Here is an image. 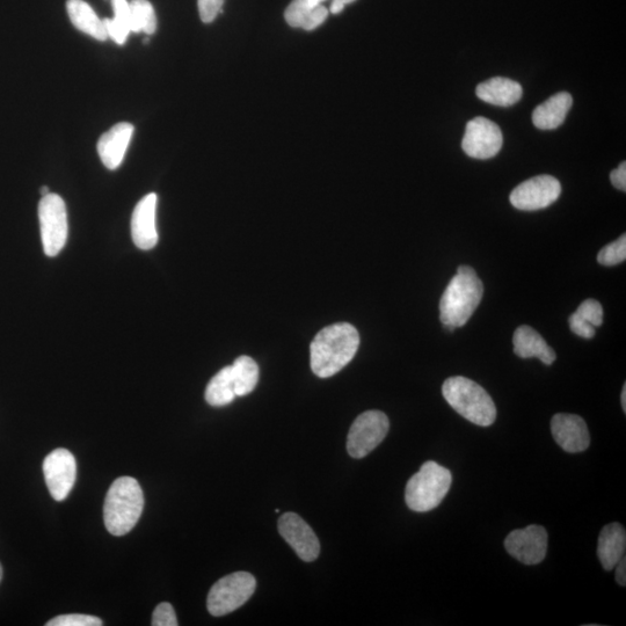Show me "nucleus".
Returning <instances> with one entry per match:
<instances>
[{"mask_svg":"<svg viewBox=\"0 0 626 626\" xmlns=\"http://www.w3.org/2000/svg\"><path fill=\"white\" fill-rule=\"evenodd\" d=\"M224 0H199L200 18L205 24L213 23L222 12Z\"/></svg>","mask_w":626,"mask_h":626,"instance_id":"31","label":"nucleus"},{"mask_svg":"<svg viewBox=\"0 0 626 626\" xmlns=\"http://www.w3.org/2000/svg\"><path fill=\"white\" fill-rule=\"evenodd\" d=\"M326 0H293L285 12L287 23L291 27L304 28L311 14Z\"/></svg>","mask_w":626,"mask_h":626,"instance_id":"26","label":"nucleus"},{"mask_svg":"<svg viewBox=\"0 0 626 626\" xmlns=\"http://www.w3.org/2000/svg\"><path fill=\"white\" fill-rule=\"evenodd\" d=\"M551 432L559 446L570 454L582 453L591 444L585 420L575 414H556L551 420Z\"/></svg>","mask_w":626,"mask_h":626,"instance_id":"14","label":"nucleus"},{"mask_svg":"<svg viewBox=\"0 0 626 626\" xmlns=\"http://www.w3.org/2000/svg\"><path fill=\"white\" fill-rule=\"evenodd\" d=\"M43 473L50 496L56 501H63L76 483V458L67 449H56L43 462Z\"/></svg>","mask_w":626,"mask_h":626,"instance_id":"11","label":"nucleus"},{"mask_svg":"<svg viewBox=\"0 0 626 626\" xmlns=\"http://www.w3.org/2000/svg\"><path fill=\"white\" fill-rule=\"evenodd\" d=\"M580 318L594 327H599L603 323V308L596 300H586L580 304L577 311Z\"/></svg>","mask_w":626,"mask_h":626,"instance_id":"29","label":"nucleus"},{"mask_svg":"<svg viewBox=\"0 0 626 626\" xmlns=\"http://www.w3.org/2000/svg\"><path fill=\"white\" fill-rule=\"evenodd\" d=\"M522 86L515 80L494 77L479 84L476 89L477 97L485 103L498 107H511L518 104L522 98Z\"/></svg>","mask_w":626,"mask_h":626,"instance_id":"18","label":"nucleus"},{"mask_svg":"<svg viewBox=\"0 0 626 626\" xmlns=\"http://www.w3.org/2000/svg\"><path fill=\"white\" fill-rule=\"evenodd\" d=\"M611 184L620 191H626V164L621 163L616 170L610 173Z\"/></svg>","mask_w":626,"mask_h":626,"instance_id":"33","label":"nucleus"},{"mask_svg":"<svg viewBox=\"0 0 626 626\" xmlns=\"http://www.w3.org/2000/svg\"><path fill=\"white\" fill-rule=\"evenodd\" d=\"M573 105L570 93L560 92L535 108L533 122L541 130H553L562 126Z\"/></svg>","mask_w":626,"mask_h":626,"instance_id":"20","label":"nucleus"},{"mask_svg":"<svg viewBox=\"0 0 626 626\" xmlns=\"http://www.w3.org/2000/svg\"><path fill=\"white\" fill-rule=\"evenodd\" d=\"M514 353L521 359H540L544 365L551 366L557 355L540 333L530 326H520L513 337Z\"/></svg>","mask_w":626,"mask_h":626,"instance_id":"17","label":"nucleus"},{"mask_svg":"<svg viewBox=\"0 0 626 626\" xmlns=\"http://www.w3.org/2000/svg\"><path fill=\"white\" fill-rule=\"evenodd\" d=\"M41 238L46 256L56 257L68 240V213L65 202L57 194L43 196L39 203Z\"/></svg>","mask_w":626,"mask_h":626,"instance_id":"7","label":"nucleus"},{"mask_svg":"<svg viewBox=\"0 0 626 626\" xmlns=\"http://www.w3.org/2000/svg\"><path fill=\"white\" fill-rule=\"evenodd\" d=\"M626 259V236L618 238L616 242L604 246L598 256L602 266H616Z\"/></svg>","mask_w":626,"mask_h":626,"instance_id":"27","label":"nucleus"},{"mask_svg":"<svg viewBox=\"0 0 626 626\" xmlns=\"http://www.w3.org/2000/svg\"><path fill=\"white\" fill-rule=\"evenodd\" d=\"M504 144L501 129L493 121L478 116L468 122L462 141V149L471 158L491 159L496 157Z\"/></svg>","mask_w":626,"mask_h":626,"instance_id":"9","label":"nucleus"},{"mask_svg":"<svg viewBox=\"0 0 626 626\" xmlns=\"http://www.w3.org/2000/svg\"><path fill=\"white\" fill-rule=\"evenodd\" d=\"M571 330L577 336L585 339H592L595 337V327L585 322L580 318L577 312H574L569 319Z\"/></svg>","mask_w":626,"mask_h":626,"instance_id":"32","label":"nucleus"},{"mask_svg":"<svg viewBox=\"0 0 626 626\" xmlns=\"http://www.w3.org/2000/svg\"><path fill=\"white\" fill-rule=\"evenodd\" d=\"M114 10L113 19H104L108 38H112L118 45H125L130 33H134L133 14H131L128 0H112Z\"/></svg>","mask_w":626,"mask_h":626,"instance_id":"22","label":"nucleus"},{"mask_svg":"<svg viewBox=\"0 0 626 626\" xmlns=\"http://www.w3.org/2000/svg\"><path fill=\"white\" fill-rule=\"evenodd\" d=\"M360 346L358 330L348 323L325 327L311 342V369L320 378H329L354 359Z\"/></svg>","mask_w":626,"mask_h":626,"instance_id":"1","label":"nucleus"},{"mask_svg":"<svg viewBox=\"0 0 626 626\" xmlns=\"http://www.w3.org/2000/svg\"><path fill=\"white\" fill-rule=\"evenodd\" d=\"M134 126L130 123H118L100 137L98 142V154L101 162L109 170H116L125 158L131 137L134 134Z\"/></svg>","mask_w":626,"mask_h":626,"instance_id":"16","label":"nucleus"},{"mask_svg":"<svg viewBox=\"0 0 626 626\" xmlns=\"http://www.w3.org/2000/svg\"><path fill=\"white\" fill-rule=\"evenodd\" d=\"M67 10L72 24L93 39L106 41L108 34L104 21L100 20L92 7L84 0H68Z\"/></svg>","mask_w":626,"mask_h":626,"instance_id":"21","label":"nucleus"},{"mask_svg":"<svg viewBox=\"0 0 626 626\" xmlns=\"http://www.w3.org/2000/svg\"><path fill=\"white\" fill-rule=\"evenodd\" d=\"M237 397L249 395L259 382V367L250 356H239L231 366Z\"/></svg>","mask_w":626,"mask_h":626,"instance_id":"24","label":"nucleus"},{"mask_svg":"<svg viewBox=\"0 0 626 626\" xmlns=\"http://www.w3.org/2000/svg\"><path fill=\"white\" fill-rule=\"evenodd\" d=\"M509 555L522 564L537 565L543 562L548 552V533L542 526L516 529L505 540Z\"/></svg>","mask_w":626,"mask_h":626,"instance_id":"12","label":"nucleus"},{"mask_svg":"<svg viewBox=\"0 0 626 626\" xmlns=\"http://www.w3.org/2000/svg\"><path fill=\"white\" fill-rule=\"evenodd\" d=\"M562 186L559 181L551 176H538L531 178L514 189L509 200L519 210L535 211L548 208L555 203Z\"/></svg>","mask_w":626,"mask_h":626,"instance_id":"10","label":"nucleus"},{"mask_svg":"<svg viewBox=\"0 0 626 626\" xmlns=\"http://www.w3.org/2000/svg\"><path fill=\"white\" fill-rule=\"evenodd\" d=\"M152 625L154 626H177L178 620L176 611L170 603L163 602L158 604L152 615Z\"/></svg>","mask_w":626,"mask_h":626,"instance_id":"30","label":"nucleus"},{"mask_svg":"<svg viewBox=\"0 0 626 626\" xmlns=\"http://www.w3.org/2000/svg\"><path fill=\"white\" fill-rule=\"evenodd\" d=\"M40 193L42 195V198H43V196H47L48 194H50L49 188L47 186L42 187L40 189Z\"/></svg>","mask_w":626,"mask_h":626,"instance_id":"37","label":"nucleus"},{"mask_svg":"<svg viewBox=\"0 0 626 626\" xmlns=\"http://www.w3.org/2000/svg\"><path fill=\"white\" fill-rule=\"evenodd\" d=\"M144 508V494L137 480L121 477L109 487L104 506L105 526L114 536H125L134 529Z\"/></svg>","mask_w":626,"mask_h":626,"instance_id":"3","label":"nucleus"},{"mask_svg":"<svg viewBox=\"0 0 626 626\" xmlns=\"http://www.w3.org/2000/svg\"><path fill=\"white\" fill-rule=\"evenodd\" d=\"M354 2L355 0H332L330 11L333 14H339L344 11L346 5Z\"/></svg>","mask_w":626,"mask_h":626,"instance_id":"35","label":"nucleus"},{"mask_svg":"<svg viewBox=\"0 0 626 626\" xmlns=\"http://www.w3.org/2000/svg\"><path fill=\"white\" fill-rule=\"evenodd\" d=\"M626 533L620 523H610L601 531L598 544V556L603 569L613 571L625 556Z\"/></svg>","mask_w":626,"mask_h":626,"instance_id":"19","label":"nucleus"},{"mask_svg":"<svg viewBox=\"0 0 626 626\" xmlns=\"http://www.w3.org/2000/svg\"><path fill=\"white\" fill-rule=\"evenodd\" d=\"M451 483L453 476L447 468L433 461L426 462L406 485V505L413 512H431L447 497Z\"/></svg>","mask_w":626,"mask_h":626,"instance_id":"5","label":"nucleus"},{"mask_svg":"<svg viewBox=\"0 0 626 626\" xmlns=\"http://www.w3.org/2000/svg\"><path fill=\"white\" fill-rule=\"evenodd\" d=\"M3 579V566L0 564V581Z\"/></svg>","mask_w":626,"mask_h":626,"instance_id":"38","label":"nucleus"},{"mask_svg":"<svg viewBox=\"0 0 626 626\" xmlns=\"http://www.w3.org/2000/svg\"><path fill=\"white\" fill-rule=\"evenodd\" d=\"M157 195L148 194L134 209L131 217V236L138 249L151 250L158 243L156 228Z\"/></svg>","mask_w":626,"mask_h":626,"instance_id":"15","label":"nucleus"},{"mask_svg":"<svg viewBox=\"0 0 626 626\" xmlns=\"http://www.w3.org/2000/svg\"><path fill=\"white\" fill-rule=\"evenodd\" d=\"M621 402H622L623 411L626 412V384H624V387H623Z\"/></svg>","mask_w":626,"mask_h":626,"instance_id":"36","label":"nucleus"},{"mask_svg":"<svg viewBox=\"0 0 626 626\" xmlns=\"http://www.w3.org/2000/svg\"><path fill=\"white\" fill-rule=\"evenodd\" d=\"M447 403L472 424L489 427L497 419V407L486 390L467 377H450L443 383Z\"/></svg>","mask_w":626,"mask_h":626,"instance_id":"4","label":"nucleus"},{"mask_svg":"<svg viewBox=\"0 0 626 626\" xmlns=\"http://www.w3.org/2000/svg\"><path fill=\"white\" fill-rule=\"evenodd\" d=\"M205 397L207 403L214 407L227 406L234 402L237 396L231 366L223 368L211 378Z\"/></svg>","mask_w":626,"mask_h":626,"instance_id":"23","label":"nucleus"},{"mask_svg":"<svg viewBox=\"0 0 626 626\" xmlns=\"http://www.w3.org/2000/svg\"><path fill=\"white\" fill-rule=\"evenodd\" d=\"M129 4L133 14L134 33L155 34L157 17L149 0H131Z\"/></svg>","mask_w":626,"mask_h":626,"instance_id":"25","label":"nucleus"},{"mask_svg":"<svg viewBox=\"0 0 626 626\" xmlns=\"http://www.w3.org/2000/svg\"><path fill=\"white\" fill-rule=\"evenodd\" d=\"M616 569V581L618 585L626 586V559L623 557L620 562L615 566Z\"/></svg>","mask_w":626,"mask_h":626,"instance_id":"34","label":"nucleus"},{"mask_svg":"<svg viewBox=\"0 0 626 626\" xmlns=\"http://www.w3.org/2000/svg\"><path fill=\"white\" fill-rule=\"evenodd\" d=\"M279 533L304 562H313L319 556L320 543L315 531L300 515L283 514L279 520Z\"/></svg>","mask_w":626,"mask_h":626,"instance_id":"13","label":"nucleus"},{"mask_svg":"<svg viewBox=\"0 0 626 626\" xmlns=\"http://www.w3.org/2000/svg\"><path fill=\"white\" fill-rule=\"evenodd\" d=\"M484 286L475 269L458 268L440 301V319L446 329L453 331L469 322L483 300Z\"/></svg>","mask_w":626,"mask_h":626,"instance_id":"2","label":"nucleus"},{"mask_svg":"<svg viewBox=\"0 0 626 626\" xmlns=\"http://www.w3.org/2000/svg\"><path fill=\"white\" fill-rule=\"evenodd\" d=\"M390 422L381 411H367L355 419L347 438L348 454L354 458L366 457L388 435Z\"/></svg>","mask_w":626,"mask_h":626,"instance_id":"8","label":"nucleus"},{"mask_svg":"<svg viewBox=\"0 0 626 626\" xmlns=\"http://www.w3.org/2000/svg\"><path fill=\"white\" fill-rule=\"evenodd\" d=\"M47 626H100L103 621L98 617L83 614L62 615L53 618Z\"/></svg>","mask_w":626,"mask_h":626,"instance_id":"28","label":"nucleus"},{"mask_svg":"<svg viewBox=\"0 0 626 626\" xmlns=\"http://www.w3.org/2000/svg\"><path fill=\"white\" fill-rule=\"evenodd\" d=\"M257 580L247 572H236L218 580L211 587L207 608L213 616L220 617L234 613L244 606L256 591Z\"/></svg>","mask_w":626,"mask_h":626,"instance_id":"6","label":"nucleus"}]
</instances>
